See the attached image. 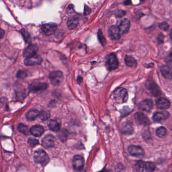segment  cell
<instances>
[{
  "instance_id": "cell-47",
  "label": "cell",
  "mask_w": 172,
  "mask_h": 172,
  "mask_svg": "<svg viewBox=\"0 0 172 172\" xmlns=\"http://www.w3.org/2000/svg\"><path fill=\"white\" fill-rule=\"evenodd\" d=\"M171 130H172V128H171Z\"/></svg>"
},
{
  "instance_id": "cell-1",
  "label": "cell",
  "mask_w": 172,
  "mask_h": 172,
  "mask_svg": "<svg viewBox=\"0 0 172 172\" xmlns=\"http://www.w3.org/2000/svg\"><path fill=\"white\" fill-rule=\"evenodd\" d=\"M33 159L36 163L45 166L49 162V157L45 151L42 149H39L34 153Z\"/></svg>"
},
{
  "instance_id": "cell-40",
  "label": "cell",
  "mask_w": 172,
  "mask_h": 172,
  "mask_svg": "<svg viewBox=\"0 0 172 172\" xmlns=\"http://www.w3.org/2000/svg\"><path fill=\"white\" fill-rule=\"evenodd\" d=\"M91 12V9L89 7H88V6H85L84 9V15H88L90 14Z\"/></svg>"
},
{
  "instance_id": "cell-13",
  "label": "cell",
  "mask_w": 172,
  "mask_h": 172,
  "mask_svg": "<svg viewBox=\"0 0 172 172\" xmlns=\"http://www.w3.org/2000/svg\"><path fill=\"white\" fill-rule=\"evenodd\" d=\"M109 35L110 39L113 40H118L120 39L121 32L119 26L114 25L110 27Z\"/></svg>"
},
{
  "instance_id": "cell-25",
  "label": "cell",
  "mask_w": 172,
  "mask_h": 172,
  "mask_svg": "<svg viewBox=\"0 0 172 172\" xmlns=\"http://www.w3.org/2000/svg\"><path fill=\"white\" fill-rule=\"evenodd\" d=\"M48 126L50 130L54 132H58L60 130V124L56 120H50L49 122Z\"/></svg>"
},
{
  "instance_id": "cell-31",
  "label": "cell",
  "mask_w": 172,
  "mask_h": 172,
  "mask_svg": "<svg viewBox=\"0 0 172 172\" xmlns=\"http://www.w3.org/2000/svg\"><path fill=\"white\" fill-rule=\"evenodd\" d=\"M167 133L166 129L163 127H160L156 129V134L159 137H163L166 135Z\"/></svg>"
},
{
  "instance_id": "cell-34",
  "label": "cell",
  "mask_w": 172,
  "mask_h": 172,
  "mask_svg": "<svg viewBox=\"0 0 172 172\" xmlns=\"http://www.w3.org/2000/svg\"><path fill=\"white\" fill-rule=\"evenodd\" d=\"M28 143L30 146L33 147L39 144V141L37 139L33 138H29L28 140Z\"/></svg>"
},
{
  "instance_id": "cell-45",
  "label": "cell",
  "mask_w": 172,
  "mask_h": 172,
  "mask_svg": "<svg viewBox=\"0 0 172 172\" xmlns=\"http://www.w3.org/2000/svg\"><path fill=\"white\" fill-rule=\"evenodd\" d=\"M170 37H171V39L172 40V29L171 30V32H170Z\"/></svg>"
},
{
  "instance_id": "cell-8",
  "label": "cell",
  "mask_w": 172,
  "mask_h": 172,
  "mask_svg": "<svg viewBox=\"0 0 172 172\" xmlns=\"http://www.w3.org/2000/svg\"><path fill=\"white\" fill-rule=\"evenodd\" d=\"M146 87L154 96H159L161 95V92L159 86L151 81H148L146 83Z\"/></svg>"
},
{
  "instance_id": "cell-18",
  "label": "cell",
  "mask_w": 172,
  "mask_h": 172,
  "mask_svg": "<svg viewBox=\"0 0 172 172\" xmlns=\"http://www.w3.org/2000/svg\"><path fill=\"white\" fill-rule=\"evenodd\" d=\"M130 26V22L128 19L124 18L122 20L119 25V28L121 34H125L129 31Z\"/></svg>"
},
{
  "instance_id": "cell-12",
  "label": "cell",
  "mask_w": 172,
  "mask_h": 172,
  "mask_svg": "<svg viewBox=\"0 0 172 172\" xmlns=\"http://www.w3.org/2000/svg\"><path fill=\"white\" fill-rule=\"evenodd\" d=\"M169 117V113L166 111H161L155 113L152 117V119L155 122H162L166 120Z\"/></svg>"
},
{
  "instance_id": "cell-43",
  "label": "cell",
  "mask_w": 172,
  "mask_h": 172,
  "mask_svg": "<svg viewBox=\"0 0 172 172\" xmlns=\"http://www.w3.org/2000/svg\"><path fill=\"white\" fill-rule=\"evenodd\" d=\"M125 4L126 5H131V1H126L125 2Z\"/></svg>"
},
{
  "instance_id": "cell-15",
  "label": "cell",
  "mask_w": 172,
  "mask_h": 172,
  "mask_svg": "<svg viewBox=\"0 0 172 172\" xmlns=\"http://www.w3.org/2000/svg\"><path fill=\"white\" fill-rule=\"evenodd\" d=\"M139 108L145 112H150L153 107V103L152 100L146 99L140 102L139 104Z\"/></svg>"
},
{
  "instance_id": "cell-46",
  "label": "cell",
  "mask_w": 172,
  "mask_h": 172,
  "mask_svg": "<svg viewBox=\"0 0 172 172\" xmlns=\"http://www.w3.org/2000/svg\"><path fill=\"white\" fill-rule=\"evenodd\" d=\"M85 172V171H82V170H81V171H79V172Z\"/></svg>"
},
{
  "instance_id": "cell-27",
  "label": "cell",
  "mask_w": 172,
  "mask_h": 172,
  "mask_svg": "<svg viewBox=\"0 0 172 172\" xmlns=\"http://www.w3.org/2000/svg\"><path fill=\"white\" fill-rule=\"evenodd\" d=\"M69 135V133L66 129H62V130L59 131L58 134V136L61 141L62 142H64L67 139Z\"/></svg>"
},
{
  "instance_id": "cell-42",
  "label": "cell",
  "mask_w": 172,
  "mask_h": 172,
  "mask_svg": "<svg viewBox=\"0 0 172 172\" xmlns=\"http://www.w3.org/2000/svg\"><path fill=\"white\" fill-rule=\"evenodd\" d=\"M4 32L3 31V29L1 30V39L3 38V36H4Z\"/></svg>"
},
{
  "instance_id": "cell-11",
  "label": "cell",
  "mask_w": 172,
  "mask_h": 172,
  "mask_svg": "<svg viewBox=\"0 0 172 172\" xmlns=\"http://www.w3.org/2000/svg\"><path fill=\"white\" fill-rule=\"evenodd\" d=\"M48 88L47 83L42 82H35L32 83L29 86V90L31 92H36L39 91H44Z\"/></svg>"
},
{
  "instance_id": "cell-44",
  "label": "cell",
  "mask_w": 172,
  "mask_h": 172,
  "mask_svg": "<svg viewBox=\"0 0 172 172\" xmlns=\"http://www.w3.org/2000/svg\"><path fill=\"white\" fill-rule=\"evenodd\" d=\"M99 172H108V170H107L103 169V170H102V171H99Z\"/></svg>"
},
{
  "instance_id": "cell-17",
  "label": "cell",
  "mask_w": 172,
  "mask_h": 172,
  "mask_svg": "<svg viewBox=\"0 0 172 172\" xmlns=\"http://www.w3.org/2000/svg\"><path fill=\"white\" fill-rule=\"evenodd\" d=\"M42 145L46 148H52L54 146V137L53 135H46L42 141Z\"/></svg>"
},
{
  "instance_id": "cell-24",
  "label": "cell",
  "mask_w": 172,
  "mask_h": 172,
  "mask_svg": "<svg viewBox=\"0 0 172 172\" xmlns=\"http://www.w3.org/2000/svg\"><path fill=\"white\" fill-rule=\"evenodd\" d=\"M39 113H40L37 110H36V109L32 110L26 113V118H27V120L29 121L35 120V119L39 117Z\"/></svg>"
},
{
  "instance_id": "cell-30",
  "label": "cell",
  "mask_w": 172,
  "mask_h": 172,
  "mask_svg": "<svg viewBox=\"0 0 172 172\" xmlns=\"http://www.w3.org/2000/svg\"><path fill=\"white\" fill-rule=\"evenodd\" d=\"M156 166L155 163L153 162H145V170L148 172H153L155 169Z\"/></svg>"
},
{
  "instance_id": "cell-19",
  "label": "cell",
  "mask_w": 172,
  "mask_h": 172,
  "mask_svg": "<svg viewBox=\"0 0 172 172\" xmlns=\"http://www.w3.org/2000/svg\"><path fill=\"white\" fill-rule=\"evenodd\" d=\"M44 131L45 130L43 127L39 125L33 126L30 129V133L36 137L42 136L44 133Z\"/></svg>"
},
{
  "instance_id": "cell-2",
  "label": "cell",
  "mask_w": 172,
  "mask_h": 172,
  "mask_svg": "<svg viewBox=\"0 0 172 172\" xmlns=\"http://www.w3.org/2000/svg\"><path fill=\"white\" fill-rule=\"evenodd\" d=\"M114 98L118 103H125L128 98L127 91L123 88H119L114 92Z\"/></svg>"
},
{
  "instance_id": "cell-33",
  "label": "cell",
  "mask_w": 172,
  "mask_h": 172,
  "mask_svg": "<svg viewBox=\"0 0 172 172\" xmlns=\"http://www.w3.org/2000/svg\"><path fill=\"white\" fill-rule=\"evenodd\" d=\"M98 38H99V39L100 43H102V45L103 46H105L106 45V39L103 36L102 31L100 30L98 32Z\"/></svg>"
},
{
  "instance_id": "cell-20",
  "label": "cell",
  "mask_w": 172,
  "mask_h": 172,
  "mask_svg": "<svg viewBox=\"0 0 172 172\" xmlns=\"http://www.w3.org/2000/svg\"><path fill=\"white\" fill-rule=\"evenodd\" d=\"M157 108L159 109H166L169 108L170 103L168 99L164 98H160L156 101Z\"/></svg>"
},
{
  "instance_id": "cell-7",
  "label": "cell",
  "mask_w": 172,
  "mask_h": 172,
  "mask_svg": "<svg viewBox=\"0 0 172 172\" xmlns=\"http://www.w3.org/2000/svg\"><path fill=\"white\" fill-rule=\"evenodd\" d=\"M134 118L136 122L140 125L148 126L151 124V122L148 117L144 114L137 112L134 115Z\"/></svg>"
},
{
  "instance_id": "cell-28",
  "label": "cell",
  "mask_w": 172,
  "mask_h": 172,
  "mask_svg": "<svg viewBox=\"0 0 172 172\" xmlns=\"http://www.w3.org/2000/svg\"><path fill=\"white\" fill-rule=\"evenodd\" d=\"M20 33L23 36V39L26 43H29L31 42V36L28 31L25 28H22L20 30Z\"/></svg>"
},
{
  "instance_id": "cell-4",
  "label": "cell",
  "mask_w": 172,
  "mask_h": 172,
  "mask_svg": "<svg viewBox=\"0 0 172 172\" xmlns=\"http://www.w3.org/2000/svg\"><path fill=\"white\" fill-rule=\"evenodd\" d=\"M106 63L108 69L110 70L117 69L119 66L118 59L114 54H110L107 56Z\"/></svg>"
},
{
  "instance_id": "cell-10",
  "label": "cell",
  "mask_w": 172,
  "mask_h": 172,
  "mask_svg": "<svg viewBox=\"0 0 172 172\" xmlns=\"http://www.w3.org/2000/svg\"><path fill=\"white\" fill-rule=\"evenodd\" d=\"M43 62V59L39 55L36 54L32 57L25 58L24 63L26 66H34L40 64Z\"/></svg>"
},
{
  "instance_id": "cell-41",
  "label": "cell",
  "mask_w": 172,
  "mask_h": 172,
  "mask_svg": "<svg viewBox=\"0 0 172 172\" xmlns=\"http://www.w3.org/2000/svg\"><path fill=\"white\" fill-rule=\"evenodd\" d=\"M82 81H83V78H82V77H80V76L78 77L77 79V81L78 83H81Z\"/></svg>"
},
{
  "instance_id": "cell-23",
  "label": "cell",
  "mask_w": 172,
  "mask_h": 172,
  "mask_svg": "<svg viewBox=\"0 0 172 172\" xmlns=\"http://www.w3.org/2000/svg\"><path fill=\"white\" fill-rule=\"evenodd\" d=\"M79 22V17L74 16L68 19L67 21V26L70 29H73L77 26Z\"/></svg>"
},
{
  "instance_id": "cell-38",
  "label": "cell",
  "mask_w": 172,
  "mask_h": 172,
  "mask_svg": "<svg viewBox=\"0 0 172 172\" xmlns=\"http://www.w3.org/2000/svg\"><path fill=\"white\" fill-rule=\"evenodd\" d=\"M131 112L130 109H129L128 107H125L122 109V110H121V114L122 116H125L128 115Z\"/></svg>"
},
{
  "instance_id": "cell-3",
  "label": "cell",
  "mask_w": 172,
  "mask_h": 172,
  "mask_svg": "<svg viewBox=\"0 0 172 172\" xmlns=\"http://www.w3.org/2000/svg\"><path fill=\"white\" fill-rule=\"evenodd\" d=\"M49 79L50 83L54 86H58L61 84L63 80V74L60 71H56L50 73Z\"/></svg>"
},
{
  "instance_id": "cell-14",
  "label": "cell",
  "mask_w": 172,
  "mask_h": 172,
  "mask_svg": "<svg viewBox=\"0 0 172 172\" xmlns=\"http://www.w3.org/2000/svg\"><path fill=\"white\" fill-rule=\"evenodd\" d=\"M39 48L36 45H30L25 49L23 52V56L26 58L32 57L36 55Z\"/></svg>"
},
{
  "instance_id": "cell-6",
  "label": "cell",
  "mask_w": 172,
  "mask_h": 172,
  "mask_svg": "<svg viewBox=\"0 0 172 172\" xmlns=\"http://www.w3.org/2000/svg\"><path fill=\"white\" fill-rule=\"evenodd\" d=\"M84 166V159L83 156L80 155H76L73 159V166L74 169L77 171H81Z\"/></svg>"
},
{
  "instance_id": "cell-21",
  "label": "cell",
  "mask_w": 172,
  "mask_h": 172,
  "mask_svg": "<svg viewBox=\"0 0 172 172\" xmlns=\"http://www.w3.org/2000/svg\"><path fill=\"white\" fill-rule=\"evenodd\" d=\"M161 73L163 77L167 79L172 78V69L169 66L163 65L160 68Z\"/></svg>"
},
{
  "instance_id": "cell-26",
  "label": "cell",
  "mask_w": 172,
  "mask_h": 172,
  "mask_svg": "<svg viewBox=\"0 0 172 172\" xmlns=\"http://www.w3.org/2000/svg\"><path fill=\"white\" fill-rule=\"evenodd\" d=\"M126 64L130 67H135L137 65V62L135 59L131 56H126L125 59Z\"/></svg>"
},
{
  "instance_id": "cell-32",
  "label": "cell",
  "mask_w": 172,
  "mask_h": 172,
  "mask_svg": "<svg viewBox=\"0 0 172 172\" xmlns=\"http://www.w3.org/2000/svg\"><path fill=\"white\" fill-rule=\"evenodd\" d=\"M50 113L47 110H42L40 112L39 118H40L42 121L47 120V119L50 117Z\"/></svg>"
},
{
  "instance_id": "cell-36",
  "label": "cell",
  "mask_w": 172,
  "mask_h": 172,
  "mask_svg": "<svg viewBox=\"0 0 172 172\" xmlns=\"http://www.w3.org/2000/svg\"><path fill=\"white\" fill-rule=\"evenodd\" d=\"M166 62L168 65V66H169L170 67H172V52L166 58Z\"/></svg>"
},
{
  "instance_id": "cell-22",
  "label": "cell",
  "mask_w": 172,
  "mask_h": 172,
  "mask_svg": "<svg viewBox=\"0 0 172 172\" xmlns=\"http://www.w3.org/2000/svg\"><path fill=\"white\" fill-rule=\"evenodd\" d=\"M145 162L142 161H138L133 166L134 172H143L145 170Z\"/></svg>"
},
{
  "instance_id": "cell-39",
  "label": "cell",
  "mask_w": 172,
  "mask_h": 172,
  "mask_svg": "<svg viewBox=\"0 0 172 172\" xmlns=\"http://www.w3.org/2000/svg\"><path fill=\"white\" fill-rule=\"evenodd\" d=\"M125 15H126V13H125V12L123 11V10H117V11L115 12V16H116L118 18L122 17H123Z\"/></svg>"
},
{
  "instance_id": "cell-29",
  "label": "cell",
  "mask_w": 172,
  "mask_h": 172,
  "mask_svg": "<svg viewBox=\"0 0 172 172\" xmlns=\"http://www.w3.org/2000/svg\"><path fill=\"white\" fill-rule=\"evenodd\" d=\"M17 128L19 132L25 135H28L29 132H30V130H29L28 127L23 124H19Z\"/></svg>"
},
{
  "instance_id": "cell-35",
  "label": "cell",
  "mask_w": 172,
  "mask_h": 172,
  "mask_svg": "<svg viewBox=\"0 0 172 172\" xmlns=\"http://www.w3.org/2000/svg\"><path fill=\"white\" fill-rule=\"evenodd\" d=\"M27 75H28V74H27V72L26 71L24 70H20L18 72L17 77L18 78L23 79V78L26 77Z\"/></svg>"
},
{
  "instance_id": "cell-5",
  "label": "cell",
  "mask_w": 172,
  "mask_h": 172,
  "mask_svg": "<svg viewBox=\"0 0 172 172\" xmlns=\"http://www.w3.org/2000/svg\"><path fill=\"white\" fill-rule=\"evenodd\" d=\"M128 151L130 155L136 158H142L145 155L144 149L138 145H130L128 148Z\"/></svg>"
},
{
  "instance_id": "cell-9",
  "label": "cell",
  "mask_w": 172,
  "mask_h": 172,
  "mask_svg": "<svg viewBox=\"0 0 172 172\" xmlns=\"http://www.w3.org/2000/svg\"><path fill=\"white\" fill-rule=\"evenodd\" d=\"M57 29V25L55 23H47L43 25L41 29L46 36H50L53 34Z\"/></svg>"
},
{
  "instance_id": "cell-16",
  "label": "cell",
  "mask_w": 172,
  "mask_h": 172,
  "mask_svg": "<svg viewBox=\"0 0 172 172\" xmlns=\"http://www.w3.org/2000/svg\"><path fill=\"white\" fill-rule=\"evenodd\" d=\"M122 131L126 135H131L133 133L134 128L132 124L129 121L124 122L121 126Z\"/></svg>"
},
{
  "instance_id": "cell-37",
  "label": "cell",
  "mask_w": 172,
  "mask_h": 172,
  "mask_svg": "<svg viewBox=\"0 0 172 172\" xmlns=\"http://www.w3.org/2000/svg\"><path fill=\"white\" fill-rule=\"evenodd\" d=\"M159 28L163 30V31H167L169 28V25L166 22H162L159 24Z\"/></svg>"
}]
</instances>
